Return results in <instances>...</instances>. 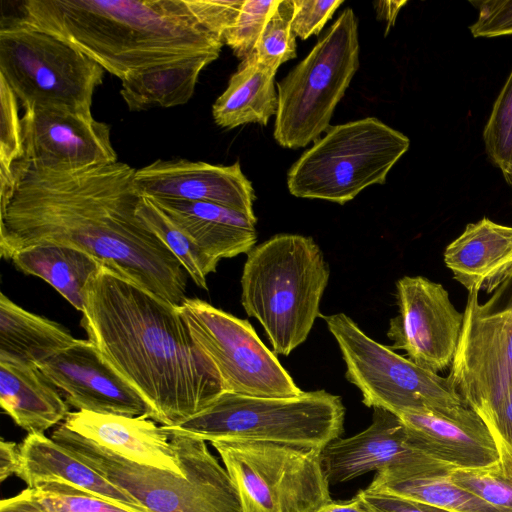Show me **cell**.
<instances>
[{
  "label": "cell",
  "mask_w": 512,
  "mask_h": 512,
  "mask_svg": "<svg viewBox=\"0 0 512 512\" xmlns=\"http://www.w3.org/2000/svg\"><path fill=\"white\" fill-rule=\"evenodd\" d=\"M126 163L56 171L24 160L13 166V185L0 193V255L29 246L79 249L103 267L180 306L187 272L139 216L142 195Z\"/></svg>",
  "instance_id": "6da1fadb"
},
{
  "label": "cell",
  "mask_w": 512,
  "mask_h": 512,
  "mask_svg": "<svg viewBox=\"0 0 512 512\" xmlns=\"http://www.w3.org/2000/svg\"><path fill=\"white\" fill-rule=\"evenodd\" d=\"M81 326L164 426L185 421L224 392L178 306L105 267L87 287Z\"/></svg>",
  "instance_id": "7a4b0ae2"
},
{
  "label": "cell",
  "mask_w": 512,
  "mask_h": 512,
  "mask_svg": "<svg viewBox=\"0 0 512 512\" xmlns=\"http://www.w3.org/2000/svg\"><path fill=\"white\" fill-rule=\"evenodd\" d=\"M21 18L125 78L199 54L223 40L205 26L199 0H27Z\"/></svg>",
  "instance_id": "3957f363"
},
{
  "label": "cell",
  "mask_w": 512,
  "mask_h": 512,
  "mask_svg": "<svg viewBox=\"0 0 512 512\" xmlns=\"http://www.w3.org/2000/svg\"><path fill=\"white\" fill-rule=\"evenodd\" d=\"M330 269L312 237L281 233L256 245L241 276V304L263 327L271 350L288 356L320 316Z\"/></svg>",
  "instance_id": "277c9868"
},
{
  "label": "cell",
  "mask_w": 512,
  "mask_h": 512,
  "mask_svg": "<svg viewBox=\"0 0 512 512\" xmlns=\"http://www.w3.org/2000/svg\"><path fill=\"white\" fill-rule=\"evenodd\" d=\"M51 438L150 512H243L235 483L203 440L171 436L182 476L129 461L64 424Z\"/></svg>",
  "instance_id": "5b68a950"
},
{
  "label": "cell",
  "mask_w": 512,
  "mask_h": 512,
  "mask_svg": "<svg viewBox=\"0 0 512 512\" xmlns=\"http://www.w3.org/2000/svg\"><path fill=\"white\" fill-rule=\"evenodd\" d=\"M345 407L325 390L293 397H255L223 392L185 421L163 426L172 435L205 442H270L320 451L340 438Z\"/></svg>",
  "instance_id": "8992f818"
},
{
  "label": "cell",
  "mask_w": 512,
  "mask_h": 512,
  "mask_svg": "<svg viewBox=\"0 0 512 512\" xmlns=\"http://www.w3.org/2000/svg\"><path fill=\"white\" fill-rule=\"evenodd\" d=\"M409 146L406 135L375 117L332 126L290 167L289 192L343 205L366 187L384 184Z\"/></svg>",
  "instance_id": "52a82bcc"
},
{
  "label": "cell",
  "mask_w": 512,
  "mask_h": 512,
  "mask_svg": "<svg viewBox=\"0 0 512 512\" xmlns=\"http://www.w3.org/2000/svg\"><path fill=\"white\" fill-rule=\"evenodd\" d=\"M104 74L77 48L21 17L1 21L0 77L25 111L65 108L91 114Z\"/></svg>",
  "instance_id": "ba28073f"
},
{
  "label": "cell",
  "mask_w": 512,
  "mask_h": 512,
  "mask_svg": "<svg viewBox=\"0 0 512 512\" xmlns=\"http://www.w3.org/2000/svg\"><path fill=\"white\" fill-rule=\"evenodd\" d=\"M358 68L357 18L346 8L308 55L277 82L276 142L297 149L318 140L330 128L335 107Z\"/></svg>",
  "instance_id": "9c48e42d"
},
{
  "label": "cell",
  "mask_w": 512,
  "mask_h": 512,
  "mask_svg": "<svg viewBox=\"0 0 512 512\" xmlns=\"http://www.w3.org/2000/svg\"><path fill=\"white\" fill-rule=\"evenodd\" d=\"M344 360L347 381L369 408L396 415L465 405L448 377L425 369L369 337L344 313L322 316Z\"/></svg>",
  "instance_id": "30bf717a"
},
{
  "label": "cell",
  "mask_w": 512,
  "mask_h": 512,
  "mask_svg": "<svg viewBox=\"0 0 512 512\" xmlns=\"http://www.w3.org/2000/svg\"><path fill=\"white\" fill-rule=\"evenodd\" d=\"M243 512H315L332 501L320 451L270 442H215Z\"/></svg>",
  "instance_id": "8fae6325"
},
{
  "label": "cell",
  "mask_w": 512,
  "mask_h": 512,
  "mask_svg": "<svg viewBox=\"0 0 512 512\" xmlns=\"http://www.w3.org/2000/svg\"><path fill=\"white\" fill-rule=\"evenodd\" d=\"M178 308L196 346L216 369L224 392L255 397L303 392L248 320L198 298H186Z\"/></svg>",
  "instance_id": "7c38bea8"
},
{
  "label": "cell",
  "mask_w": 512,
  "mask_h": 512,
  "mask_svg": "<svg viewBox=\"0 0 512 512\" xmlns=\"http://www.w3.org/2000/svg\"><path fill=\"white\" fill-rule=\"evenodd\" d=\"M478 295L468 292L448 378L463 403L481 416L512 380V273L485 302Z\"/></svg>",
  "instance_id": "4fadbf2b"
},
{
  "label": "cell",
  "mask_w": 512,
  "mask_h": 512,
  "mask_svg": "<svg viewBox=\"0 0 512 512\" xmlns=\"http://www.w3.org/2000/svg\"><path fill=\"white\" fill-rule=\"evenodd\" d=\"M321 466L332 484L349 482L376 471L390 478L449 474L455 468L422 450L394 413L373 408L363 431L330 442L320 452Z\"/></svg>",
  "instance_id": "5bb4252c"
},
{
  "label": "cell",
  "mask_w": 512,
  "mask_h": 512,
  "mask_svg": "<svg viewBox=\"0 0 512 512\" xmlns=\"http://www.w3.org/2000/svg\"><path fill=\"white\" fill-rule=\"evenodd\" d=\"M396 300L398 313L387 330L391 348L435 373L451 366L464 314L456 310L448 291L423 276H404L396 282Z\"/></svg>",
  "instance_id": "9a60e30c"
},
{
  "label": "cell",
  "mask_w": 512,
  "mask_h": 512,
  "mask_svg": "<svg viewBox=\"0 0 512 512\" xmlns=\"http://www.w3.org/2000/svg\"><path fill=\"white\" fill-rule=\"evenodd\" d=\"M22 160L42 169L78 170L117 162L110 126L65 108L26 110Z\"/></svg>",
  "instance_id": "2e32d148"
},
{
  "label": "cell",
  "mask_w": 512,
  "mask_h": 512,
  "mask_svg": "<svg viewBox=\"0 0 512 512\" xmlns=\"http://www.w3.org/2000/svg\"><path fill=\"white\" fill-rule=\"evenodd\" d=\"M39 368L78 411L155 420L151 404L89 340L78 339Z\"/></svg>",
  "instance_id": "e0dca14e"
},
{
  "label": "cell",
  "mask_w": 512,
  "mask_h": 512,
  "mask_svg": "<svg viewBox=\"0 0 512 512\" xmlns=\"http://www.w3.org/2000/svg\"><path fill=\"white\" fill-rule=\"evenodd\" d=\"M134 180L145 197L214 203L257 220L253 210L254 189L239 161L225 166L158 159L137 169Z\"/></svg>",
  "instance_id": "ac0fdd59"
},
{
  "label": "cell",
  "mask_w": 512,
  "mask_h": 512,
  "mask_svg": "<svg viewBox=\"0 0 512 512\" xmlns=\"http://www.w3.org/2000/svg\"><path fill=\"white\" fill-rule=\"evenodd\" d=\"M397 416L422 450L454 468L485 467L499 458L489 428L466 405L406 411Z\"/></svg>",
  "instance_id": "d6986e66"
},
{
  "label": "cell",
  "mask_w": 512,
  "mask_h": 512,
  "mask_svg": "<svg viewBox=\"0 0 512 512\" xmlns=\"http://www.w3.org/2000/svg\"><path fill=\"white\" fill-rule=\"evenodd\" d=\"M63 424L129 461L185 475L170 434L148 418L77 411Z\"/></svg>",
  "instance_id": "ffe728a7"
},
{
  "label": "cell",
  "mask_w": 512,
  "mask_h": 512,
  "mask_svg": "<svg viewBox=\"0 0 512 512\" xmlns=\"http://www.w3.org/2000/svg\"><path fill=\"white\" fill-rule=\"evenodd\" d=\"M19 446L20 466L16 475L28 488L45 482H62L129 511L150 512L44 433L28 434Z\"/></svg>",
  "instance_id": "44dd1931"
},
{
  "label": "cell",
  "mask_w": 512,
  "mask_h": 512,
  "mask_svg": "<svg viewBox=\"0 0 512 512\" xmlns=\"http://www.w3.org/2000/svg\"><path fill=\"white\" fill-rule=\"evenodd\" d=\"M444 262L468 292L492 293L512 273V226L482 218L444 251Z\"/></svg>",
  "instance_id": "7402d4cb"
},
{
  "label": "cell",
  "mask_w": 512,
  "mask_h": 512,
  "mask_svg": "<svg viewBox=\"0 0 512 512\" xmlns=\"http://www.w3.org/2000/svg\"><path fill=\"white\" fill-rule=\"evenodd\" d=\"M152 200L207 254L219 261L248 254L255 247L257 220L238 211L209 202Z\"/></svg>",
  "instance_id": "603a6c76"
},
{
  "label": "cell",
  "mask_w": 512,
  "mask_h": 512,
  "mask_svg": "<svg viewBox=\"0 0 512 512\" xmlns=\"http://www.w3.org/2000/svg\"><path fill=\"white\" fill-rule=\"evenodd\" d=\"M39 366L0 357V404L22 429L44 433L65 420L69 404Z\"/></svg>",
  "instance_id": "cb8c5ba5"
},
{
  "label": "cell",
  "mask_w": 512,
  "mask_h": 512,
  "mask_svg": "<svg viewBox=\"0 0 512 512\" xmlns=\"http://www.w3.org/2000/svg\"><path fill=\"white\" fill-rule=\"evenodd\" d=\"M218 57L199 54L142 70L122 80L120 94L131 112L186 104L201 71Z\"/></svg>",
  "instance_id": "d4e9b609"
},
{
  "label": "cell",
  "mask_w": 512,
  "mask_h": 512,
  "mask_svg": "<svg viewBox=\"0 0 512 512\" xmlns=\"http://www.w3.org/2000/svg\"><path fill=\"white\" fill-rule=\"evenodd\" d=\"M276 72L261 64L255 53L242 60L213 104L215 123L225 129L248 123L267 125L278 109Z\"/></svg>",
  "instance_id": "484cf974"
},
{
  "label": "cell",
  "mask_w": 512,
  "mask_h": 512,
  "mask_svg": "<svg viewBox=\"0 0 512 512\" xmlns=\"http://www.w3.org/2000/svg\"><path fill=\"white\" fill-rule=\"evenodd\" d=\"M11 261L24 274L46 281L80 312L90 281L103 267L86 252L59 244L26 247L16 252Z\"/></svg>",
  "instance_id": "4316f807"
},
{
  "label": "cell",
  "mask_w": 512,
  "mask_h": 512,
  "mask_svg": "<svg viewBox=\"0 0 512 512\" xmlns=\"http://www.w3.org/2000/svg\"><path fill=\"white\" fill-rule=\"evenodd\" d=\"M78 339L58 323L31 313L0 294V357L41 365Z\"/></svg>",
  "instance_id": "83f0119b"
},
{
  "label": "cell",
  "mask_w": 512,
  "mask_h": 512,
  "mask_svg": "<svg viewBox=\"0 0 512 512\" xmlns=\"http://www.w3.org/2000/svg\"><path fill=\"white\" fill-rule=\"evenodd\" d=\"M449 474L408 478H389L376 474L366 489L433 505L450 512H501L453 483Z\"/></svg>",
  "instance_id": "f1b7e54d"
},
{
  "label": "cell",
  "mask_w": 512,
  "mask_h": 512,
  "mask_svg": "<svg viewBox=\"0 0 512 512\" xmlns=\"http://www.w3.org/2000/svg\"><path fill=\"white\" fill-rule=\"evenodd\" d=\"M137 212L176 256L194 283L207 290V276L216 271L219 260L207 254L152 199L142 196Z\"/></svg>",
  "instance_id": "f546056e"
},
{
  "label": "cell",
  "mask_w": 512,
  "mask_h": 512,
  "mask_svg": "<svg viewBox=\"0 0 512 512\" xmlns=\"http://www.w3.org/2000/svg\"><path fill=\"white\" fill-rule=\"evenodd\" d=\"M494 439L499 451L496 462L479 468H455L449 477L501 512H512V448L502 439Z\"/></svg>",
  "instance_id": "4dcf8cb0"
},
{
  "label": "cell",
  "mask_w": 512,
  "mask_h": 512,
  "mask_svg": "<svg viewBox=\"0 0 512 512\" xmlns=\"http://www.w3.org/2000/svg\"><path fill=\"white\" fill-rule=\"evenodd\" d=\"M22 492L45 512H133L62 482H45Z\"/></svg>",
  "instance_id": "1f68e13d"
},
{
  "label": "cell",
  "mask_w": 512,
  "mask_h": 512,
  "mask_svg": "<svg viewBox=\"0 0 512 512\" xmlns=\"http://www.w3.org/2000/svg\"><path fill=\"white\" fill-rule=\"evenodd\" d=\"M0 193L8 192L13 185V166L24 156V139L19 102L0 77Z\"/></svg>",
  "instance_id": "d6a6232c"
},
{
  "label": "cell",
  "mask_w": 512,
  "mask_h": 512,
  "mask_svg": "<svg viewBox=\"0 0 512 512\" xmlns=\"http://www.w3.org/2000/svg\"><path fill=\"white\" fill-rule=\"evenodd\" d=\"M485 151L502 175L512 171V70L483 130Z\"/></svg>",
  "instance_id": "836d02e7"
},
{
  "label": "cell",
  "mask_w": 512,
  "mask_h": 512,
  "mask_svg": "<svg viewBox=\"0 0 512 512\" xmlns=\"http://www.w3.org/2000/svg\"><path fill=\"white\" fill-rule=\"evenodd\" d=\"M293 14V0H281L257 42L254 53L258 61L272 70L296 57Z\"/></svg>",
  "instance_id": "e575fe53"
},
{
  "label": "cell",
  "mask_w": 512,
  "mask_h": 512,
  "mask_svg": "<svg viewBox=\"0 0 512 512\" xmlns=\"http://www.w3.org/2000/svg\"><path fill=\"white\" fill-rule=\"evenodd\" d=\"M281 0H245L239 16L228 29L223 42L241 60L251 56L263 29Z\"/></svg>",
  "instance_id": "d590c367"
},
{
  "label": "cell",
  "mask_w": 512,
  "mask_h": 512,
  "mask_svg": "<svg viewBox=\"0 0 512 512\" xmlns=\"http://www.w3.org/2000/svg\"><path fill=\"white\" fill-rule=\"evenodd\" d=\"M478 11L469 29L473 37L512 34V0L469 1Z\"/></svg>",
  "instance_id": "8d00e7d4"
},
{
  "label": "cell",
  "mask_w": 512,
  "mask_h": 512,
  "mask_svg": "<svg viewBox=\"0 0 512 512\" xmlns=\"http://www.w3.org/2000/svg\"><path fill=\"white\" fill-rule=\"evenodd\" d=\"M342 3L343 0H293L292 30L295 36L306 40L318 35Z\"/></svg>",
  "instance_id": "74e56055"
},
{
  "label": "cell",
  "mask_w": 512,
  "mask_h": 512,
  "mask_svg": "<svg viewBox=\"0 0 512 512\" xmlns=\"http://www.w3.org/2000/svg\"><path fill=\"white\" fill-rule=\"evenodd\" d=\"M493 437L512 448V380L498 400L480 416Z\"/></svg>",
  "instance_id": "f35d334b"
},
{
  "label": "cell",
  "mask_w": 512,
  "mask_h": 512,
  "mask_svg": "<svg viewBox=\"0 0 512 512\" xmlns=\"http://www.w3.org/2000/svg\"><path fill=\"white\" fill-rule=\"evenodd\" d=\"M358 493L374 512H450L433 505L367 489Z\"/></svg>",
  "instance_id": "ab89813d"
},
{
  "label": "cell",
  "mask_w": 512,
  "mask_h": 512,
  "mask_svg": "<svg viewBox=\"0 0 512 512\" xmlns=\"http://www.w3.org/2000/svg\"><path fill=\"white\" fill-rule=\"evenodd\" d=\"M20 466V446L13 441H0V480L16 475Z\"/></svg>",
  "instance_id": "60d3db41"
},
{
  "label": "cell",
  "mask_w": 512,
  "mask_h": 512,
  "mask_svg": "<svg viewBox=\"0 0 512 512\" xmlns=\"http://www.w3.org/2000/svg\"><path fill=\"white\" fill-rule=\"evenodd\" d=\"M315 512H374L362 500L359 493L348 501H330Z\"/></svg>",
  "instance_id": "b9f144b4"
},
{
  "label": "cell",
  "mask_w": 512,
  "mask_h": 512,
  "mask_svg": "<svg viewBox=\"0 0 512 512\" xmlns=\"http://www.w3.org/2000/svg\"><path fill=\"white\" fill-rule=\"evenodd\" d=\"M0 512H45L22 491L0 502Z\"/></svg>",
  "instance_id": "7bdbcfd3"
},
{
  "label": "cell",
  "mask_w": 512,
  "mask_h": 512,
  "mask_svg": "<svg viewBox=\"0 0 512 512\" xmlns=\"http://www.w3.org/2000/svg\"><path fill=\"white\" fill-rule=\"evenodd\" d=\"M407 1H378L374 3L377 18L386 24L385 35L394 26L397 15Z\"/></svg>",
  "instance_id": "ee69618b"
},
{
  "label": "cell",
  "mask_w": 512,
  "mask_h": 512,
  "mask_svg": "<svg viewBox=\"0 0 512 512\" xmlns=\"http://www.w3.org/2000/svg\"><path fill=\"white\" fill-rule=\"evenodd\" d=\"M503 177L506 181V183L511 187L512 189V171L506 173V174H503Z\"/></svg>",
  "instance_id": "f6af8a7d"
}]
</instances>
